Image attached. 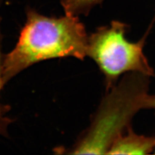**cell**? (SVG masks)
I'll use <instances>...</instances> for the list:
<instances>
[{
	"instance_id": "5",
	"label": "cell",
	"mask_w": 155,
	"mask_h": 155,
	"mask_svg": "<svg viewBox=\"0 0 155 155\" xmlns=\"http://www.w3.org/2000/svg\"><path fill=\"white\" fill-rule=\"evenodd\" d=\"M103 0H61L65 15L78 17L81 14L87 15L89 11Z\"/></svg>"
},
{
	"instance_id": "2",
	"label": "cell",
	"mask_w": 155,
	"mask_h": 155,
	"mask_svg": "<svg viewBox=\"0 0 155 155\" xmlns=\"http://www.w3.org/2000/svg\"><path fill=\"white\" fill-rule=\"evenodd\" d=\"M149 78L130 72L107 90L89 127L65 153L108 154L113 143L130 127L134 116L140 110L153 108Z\"/></svg>"
},
{
	"instance_id": "6",
	"label": "cell",
	"mask_w": 155,
	"mask_h": 155,
	"mask_svg": "<svg viewBox=\"0 0 155 155\" xmlns=\"http://www.w3.org/2000/svg\"><path fill=\"white\" fill-rule=\"evenodd\" d=\"M2 37L0 29V135L7 134L8 127L12 122V119L8 116L9 108L1 101V93L5 85L3 81V63L4 54L2 52Z\"/></svg>"
},
{
	"instance_id": "8",
	"label": "cell",
	"mask_w": 155,
	"mask_h": 155,
	"mask_svg": "<svg viewBox=\"0 0 155 155\" xmlns=\"http://www.w3.org/2000/svg\"><path fill=\"white\" fill-rule=\"evenodd\" d=\"M154 153L155 154V149H154Z\"/></svg>"
},
{
	"instance_id": "4",
	"label": "cell",
	"mask_w": 155,
	"mask_h": 155,
	"mask_svg": "<svg viewBox=\"0 0 155 155\" xmlns=\"http://www.w3.org/2000/svg\"><path fill=\"white\" fill-rule=\"evenodd\" d=\"M155 149V137L138 134L129 128L113 143L109 154H147Z\"/></svg>"
},
{
	"instance_id": "1",
	"label": "cell",
	"mask_w": 155,
	"mask_h": 155,
	"mask_svg": "<svg viewBox=\"0 0 155 155\" xmlns=\"http://www.w3.org/2000/svg\"><path fill=\"white\" fill-rule=\"evenodd\" d=\"M88 37L78 16L47 17L32 10L13 49L4 55L3 81L5 85L28 67L53 58L87 56Z\"/></svg>"
},
{
	"instance_id": "3",
	"label": "cell",
	"mask_w": 155,
	"mask_h": 155,
	"mask_svg": "<svg viewBox=\"0 0 155 155\" xmlns=\"http://www.w3.org/2000/svg\"><path fill=\"white\" fill-rule=\"evenodd\" d=\"M127 27L122 22L114 21L109 25L99 27L88 37L87 56L102 72L107 91L123 74L139 72L149 77L154 76L143 52L145 37L137 42L128 40Z\"/></svg>"
},
{
	"instance_id": "7",
	"label": "cell",
	"mask_w": 155,
	"mask_h": 155,
	"mask_svg": "<svg viewBox=\"0 0 155 155\" xmlns=\"http://www.w3.org/2000/svg\"><path fill=\"white\" fill-rule=\"evenodd\" d=\"M155 109V96H153V108Z\"/></svg>"
}]
</instances>
